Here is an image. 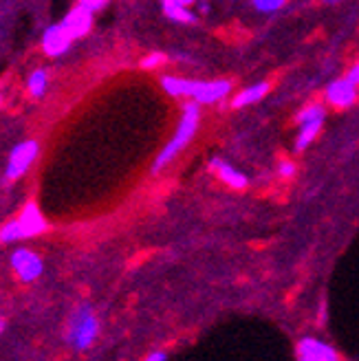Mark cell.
<instances>
[{
	"mask_svg": "<svg viewBox=\"0 0 359 361\" xmlns=\"http://www.w3.org/2000/svg\"><path fill=\"white\" fill-rule=\"evenodd\" d=\"M161 86L170 97H190L199 106L205 104H217L225 99L231 90V84L227 80H188V78H176V75H164L161 78Z\"/></svg>",
	"mask_w": 359,
	"mask_h": 361,
	"instance_id": "cell-1",
	"label": "cell"
},
{
	"mask_svg": "<svg viewBox=\"0 0 359 361\" xmlns=\"http://www.w3.org/2000/svg\"><path fill=\"white\" fill-rule=\"evenodd\" d=\"M199 123H201V108L196 102H190L185 104L183 113H181V119H178V126L176 130L172 135V139L164 146V150H161L154 159L152 164V172H159L164 170L168 164H172V161L176 159V154L188 148V143L194 139L196 130H199Z\"/></svg>",
	"mask_w": 359,
	"mask_h": 361,
	"instance_id": "cell-2",
	"label": "cell"
},
{
	"mask_svg": "<svg viewBox=\"0 0 359 361\" xmlns=\"http://www.w3.org/2000/svg\"><path fill=\"white\" fill-rule=\"evenodd\" d=\"M47 229H49V223L42 216L40 207L33 201H29L16 219H11L9 223L0 227V243H16V240L33 238L44 233Z\"/></svg>",
	"mask_w": 359,
	"mask_h": 361,
	"instance_id": "cell-3",
	"label": "cell"
},
{
	"mask_svg": "<svg viewBox=\"0 0 359 361\" xmlns=\"http://www.w3.org/2000/svg\"><path fill=\"white\" fill-rule=\"evenodd\" d=\"M97 335H99V319L93 313V309L88 304L78 306L68 317L66 341L78 350H86L88 346H93Z\"/></svg>",
	"mask_w": 359,
	"mask_h": 361,
	"instance_id": "cell-4",
	"label": "cell"
},
{
	"mask_svg": "<svg viewBox=\"0 0 359 361\" xmlns=\"http://www.w3.org/2000/svg\"><path fill=\"white\" fill-rule=\"evenodd\" d=\"M40 154V143L35 139H27L23 143L11 150L9 161H7V168H5V178L7 180H16L27 174V170L33 166V161L38 159Z\"/></svg>",
	"mask_w": 359,
	"mask_h": 361,
	"instance_id": "cell-5",
	"label": "cell"
},
{
	"mask_svg": "<svg viewBox=\"0 0 359 361\" xmlns=\"http://www.w3.org/2000/svg\"><path fill=\"white\" fill-rule=\"evenodd\" d=\"M11 269L16 271V276L23 282H33L42 276L44 262L35 251L23 247V249H16L11 254Z\"/></svg>",
	"mask_w": 359,
	"mask_h": 361,
	"instance_id": "cell-6",
	"label": "cell"
},
{
	"mask_svg": "<svg viewBox=\"0 0 359 361\" xmlns=\"http://www.w3.org/2000/svg\"><path fill=\"white\" fill-rule=\"evenodd\" d=\"M296 357L298 361H342L329 341H322L317 337H302L298 341Z\"/></svg>",
	"mask_w": 359,
	"mask_h": 361,
	"instance_id": "cell-7",
	"label": "cell"
},
{
	"mask_svg": "<svg viewBox=\"0 0 359 361\" xmlns=\"http://www.w3.org/2000/svg\"><path fill=\"white\" fill-rule=\"evenodd\" d=\"M71 42H73V38H71V33L62 27V23L47 27L42 33V51L49 58L64 56V53L71 49Z\"/></svg>",
	"mask_w": 359,
	"mask_h": 361,
	"instance_id": "cell-8",
	"label": "cell"
},
{
	"mask_svg": "<svg viewBox=\"0 0 359 361\" xmlns=\"http://www.w3.org/2000/svg\"><path fill=\"white\" fill-rule=\"evenodd\" d=\"M93 11L86 9L82 5H75L73 9H71L64 20H62V27L71 33V38L78 40V38H84V35L93 29Z\"/></svg>",
	"mask_w": 359,
	"mask_h": 361,
	"instance_id": "cell-9",
	"label": "cell"
},
{
	"mask_svg": "<svg viewBox=\"0 0 359 361\" xmlns=\"http://www.w3.org/2000/svg\"><path fill=\"white\" fill-rule=\"evenodd\" d=\"M327 102L335 108H351L357 102V84L348 78L331 82L327 86Z\"/></svg>",
	"mask_w": 359,
	"mask_h": 361,
	"instance_id": "cell-10",
	"label": "cell"
},
{
	"mask_svg": "<svg viewBox=\"0 0 359 361\" xmlns=\"http://www.w3.org/2000/svg\"><path fill=\"white\" fill-rule=\"evenodd\" d=\"M209 168H212V172L217 174L225 185H229L231 190H245V188H247V176H245L238 168H234L231 164H227L225 159H212V161H209Z\"/></svg>",
	"mask_w": 359,
	"mask_h": 361,
	"instance_id": "cell-11",
	"label": "cell"
},
{
	"mask_svg": "<svg viewBox=\"0 0 359 361\" xmlns=\"http://www.w3.org/2000/svg\"><path fill=\"white\" fill-rule=\"evenodd\" d=\"M269 93V84L267 82H258L254 86H247L243 88L238 95H234V99H231V108H245V106H251L260 102L264 95Z\"/></svg>",
	"mask_w": 359,
	"mask_h": 361,
	"instance_id": "cell-12",
	"label": "cell"
},
{
	"mask_svg": "<svg viewBox=\"0 0 359 361\" xmlns=\"http://www.w3.org/2000/svg\"><path fill=\"white\" fill-rule=\"evenodd\" d=\"M164 13L168 16V20L172 23H181V25H192L196 23V16L190 11V7H183V5H176L172 0H164Z\"/></svg>",
	"mask_w": 359,
	"mask_h": 361,
	"instance_id": "cell-13",
	"label": "cell"
},
{
	"mask_svg": "<svg viewBox=\"0 0 359 361\" xmlns=\"http://www.w3.org/2000/svg\"><path fill=\"white\" fill-rule=\"evenodd\" d=\"M47 86H49V75L44 68H35L33 73L27 80V90L33 97H44L47 93Z\"/></svg>",
	"mask_w": 359,
	"mask_h": 361,
	"instance_id": "cell-14",
	"label": "cell"
},
{
	"mask_svg": "<svg viewBox=\"0 0 359 361\" xmlns=\"http://www.w3.org/2000/svg\"><path fill=\"white\" fill-rule=\"evenodd\" d=\"M322 123L324 121H315V123H307V126H300V135L296 139V150L302 152L309 148V143H313V139L320 135L322 130Z\"/></svg>",
	"mask_w": 359,
	"mask_h": 361,
	"instance_id": "cell-15",
	"label": "cell"
},
{
	"mask_svg": "<svg viewBox=\"0 0 359 361\" xmlns=\"http://www.w3.org/2000/svg\"><path fill=\"white\" fill-rule=\"evenodd\" d=\"M324 108L320 104H311L307 108H302L300 115H298V123L300 126H307V123H315V121H324Z\"/></svg>",
	"mask_w": 359,
	"mask_h": 361,
	"instance_id": "cell-16",
	"label": "cell"
},
{
	"mask_svg": "<svg viewBox=\"0 0 359 361\" xmlns=\"http://www.w3.org/2000/svg\"><path fill=\"white\" fill-rule=\"evenodd\" d=\"M251 5L260 13H276L278 9L286 5V0H251Z\"/></svg>",
	"mask_w": 359,
	"mask_h": 361,
	"instance_id": "cell-17",
	"label": "cell"
},
{
	"mask_svg": "<svg viewBox=\"0 0 359 361\" xmlns=\"http://www.w3.org/2000/svg\"><path fill=\"white\" fill-rule=\"evenodd\" d=\"M166 56L164 53H150V56H146L141 60V68H146V71H152V68H159L161 64H166Z\"/></svg>",
	"mask_w": 359,
	"mask_h": 361,
	"instance_id": "cell-18",
	"label": "cell"
},
{
	"mask_svg": "<svg viewBox=\"0 0 359 361\" xmlns=\"http://www.w3.org/2000/svg\"><path fill=\"white\" fill-rule=\"evenodd\" d=\"M106 3H109V0H78V5H82V7H86V9H91L93 13L99 11V9H104Z\"/></svg>",
	"mask_w": 359,
	"mask_h": 361,
	"instance_id": "cell-19",
	"label": "cell"
},
{
	"mask_svg": "<svg viewBox=\"0 0 359 361\" xmlns=\"http://www.w3.org/2000/svg\"><path fill=\"white\" fill-rule=\"evenodd\" d=\"M143 361H168V353L166 350H154V353H150Z\"/></svg>",
	"mask_w": 359,
	"mask_h": 361,
	"instance_id": "cell-20",
	"label": "cell"
},
{
	"mask_svg": "<svg viewBox=\"0 0 359 361\" xmlns=\"http://www.w3.org/2000/svg\"><path fill=\"white\" fill-rule=\"evenodd\" d=\"M293 172H296V168H293V164H289V161H284V164L280 166V174H282L284 178L293 176Z\"/></svg>",
	"mask_w": 359,
	"mask_h": 361,
	"instance_id": "cell-21",
	"label": "cell"
},
{
	"mask_svg": "<svg viewBox=\"0 0 359 361\" xmlns=\"http://www.w3.org/2000/svg\"><path fill=\"white\" fill-rule=\"evenodd\" d=\"M348 80H353L355 84H359V62L351 68V73H348Z\"/></svg>",
	"mask_w": 359,
	"mask_h": 361,
	"instance_id": "cell-22",
	"label": "cell"
},
{
	"mask_svg": "<svg viewBox=\"0 0 359 361\" xmlns=\"http://www.w3.org/2000/svg\"><path fill=\"white\" fill-rule=\"evenodd\" d=\"M172 3L183 5V7H190V5H194V3H199V0H172Z\"/></svg>",
	"mask_w": 359,
	"mask_h": 361,
	"instance_id": "cell-23",
	"label": "cell"
},
{
	"mask_svg": "<svg viewBox=\"0 0 359 361\" xmlns=\"http://www.w3.org/2000/svg\"><path fill=\"white\" fill-rule=\"evenodd\" d=\"M199 9H201V13H207V11H209V5L205 3V0H203V3L199 0Z\"/></svg>",
	"mask_w": 359,
	"mask_h": 361,
	"instance_id": "cell-24",
	"label": "cell"
},
{
	"mask_svg": "<svg viewBox=\"0 0 359 361\" xmlns=\"http://www.w3.org/2000/svg\"><path fill=\"white\" fill-rule=\"evenodd\" d=\"M324 3H337V0H324Z\"/></svg>",
	"mask_w": 359,
	"mask_h": 361,
	"instance_id": "cell-25",
	"label": "cell"
},
{
	"mask_svg": "<svg viewBox=\"0 0 359 361\" xmlns=\"http://www.w3.org/2000/svg\"><path fill=\"white\" fill-rule=\"evenodd\" d=\"M0 102H3V95H0Z\"/></svg>",
	"mask_w": 359,
	"mask_h": 361,
	"instance_id": "cell-26",
	"label": "cell"
}]
</instances>
